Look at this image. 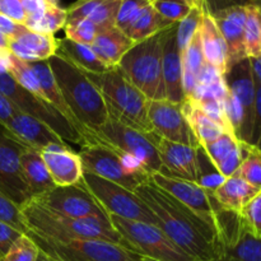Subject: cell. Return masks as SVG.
Masks as SVG:
<instances>
[{
    "label": "cell",
    "mask_w": 261,
    "mask_h": 261,
    "mask_svg": "<svg viewBox=\"0 0 261 261\" xmlns=\"http://www.w3.org/2000/svg\"><path fill=\"white\" fill-rule=\"evenodd\" d=\"M134 193L152 209L160 222L158 228L176 246L196 261L218 259L219 239L216 228L150 180Z\"/></svg>",
    "instance_id": "obj_1"
},
{
    "label": "cell",
    "mask_w": 261,
    "mask_h": 261,
    "mask_svg": "<svg viewBox=\"0 0 261 261\" xmlns=\"http://www.w3.org/2000/svg\"><path fill=\"white\" fill-rule=\"evenodd\" d=\"M47 61L74 117L88 132L102 126L109 119V110L103 96L93 82L83 70L58 54Z\"/></svg>",
    "instance_id": "obj_2"
},
{
    "label": "cell",
    "mask_w": 261,
    "mask_h": 261,
    "mask_svg": "<svg viewBox=\"0 0 261 261\" xmlns=\"http://www.w3.org/2000/svg\"><path fill=\"white\" fill-rule=\"evenodd\" d=\"M20 211L28 231L41 236L55 240H102L126 247L107 219L63 216L45 208L36 200L28 201Z\"/></svg>",
    "instance_id": "obj_3"
},
{
    "label": "cell",
    "mask_w": 261,
    "mask_h": 261,
    "mask_svg": "<svg viewBox=\"0 0 261 261\" xmlns=\"http://www.w3.org/2000/svg\"><path fill=\"white\" fill-rule=\"evenodd\" d=\"M106 101L110 116L143 132H152L148 120L149 99L121 73L117 66L101 74L87 73Z\"/></svg>",
    "instance_id": "obj_4"
},
{
    "label": "cell",
    "mask_w": 261,
    "mask_h": 261,
    "mask_svg": "<svg viewBox=\"0 0 261 261\" xmlns=\"http://www.w3.org/2000/svg\"><path fill=\"white\" fill-rule=\"evenodd\" d=\"M165 31L135 43L117 64V68L121 70V73L149 101L150 99H166L162 74V50Z\"/></svg>",
    "instance_id": "obj_5"
},
{
    "label": "cell",
    "mask_w": 261,
    "mask_h": 261,
    "mask_svg": "<svg viewBox=\"0 0 261 261\" xmlns=\"http://www.w3.org/2000/svg\"><path fill=\"white\" fill-rule=\"evenodd\" d=\"M89 133L94 143H101L117 152L137 158L148 175L158 173L162 170V163L155 148V133L138 130L110 115L102 126Z\"/></svg>",
    "instance_id": "obj_6"
},
{
    "label": "cell",
    "mask_w": 261,
    "mask_h": 261,
    "mask_svg": "<svg viewBox=\"0 0 261 261\" xmlns=\"http://www.w3.org/2000/svg\"><path fill=\"white\" fill-rule=\"evenodd\" d=\"M27 236L55 261H139L142 256L121 245L102 240H55L32 231Z\"/></svg>",
    "instance_id": "obj_7"
},
{
    "label": "cell",
    "mask_w": 261,
    "mask_h": 261,
    "mask_svg": "<svg viewBox=\"0 0 261 261\" xmlns=\"http://www.w3.org/2000/svg\"><path fill=\"white\" fill-rule=\"evenodd\" d=\"M109 219L126 249L142 257L155 261H196L176 246L158 227L117 216H109Z\"/></svg>",
    "instance_id": "obj_8"
},
{
    "label": "cell",
    "mask_w": 261,
    "mask_h": 261,
    "mask_svg": "<svg viewBox=\"0 0 261 261\" xmlns=\"http://www.w3.org/2000/svg\"><path fill=\"white\" fill-rule=\"evenodd\" d=\"M0 93L4 94L18 111L30 115L51 127L66 144H79L81 147L87 144L86 139L50 102L19 86L8 70L0 71Z\"/></svg>",
    "instance_id": "obj_9"
},
{
    "label": "cell",
    "mask_w": 261,
    "mask_h": 261,
    "mask_svg": "<svg viewBox=\"0 0 261 261\" xmlns=\"http://www.w3.org/2000/svg\"><path fill=\"white\" fill-rule=\"evenodd\" d=\"M82 182L109 216L144 222L155 227L160 224L152 209L134 191L88 172H83Z\"/></svg>",
    "instance_id": "obj_10"
},
{
    "label": "cell",
    "mask_w": 261,
    "mask_h": 261,
    "mask_svg": "<svg viewBox=\"0 0 261 261\" xmlns=\"http://www.w3.org/2000/svg\"><path fill=\"white\" fill-rule=\"evenodd\" d=\"M78 154L84 172L112 181L130 191L150 180V176L145 173L129 172L122 165L119 152L101 143L82 145Z\"/></svg>",
    "instance_id": "obj_11"
},
{
    "label": "cell",
    "mask_w": 261,
    "mask_h": 261,
    "mask_svg": "<svg viewBox=\"0 0 261 261\" xmlns=\"http://www.w3.org/2000/svg\"><path fill=\"white\" fill-rule=\"evenodd\" d=\"M25 148L28 147L0 124V193L20 209L32 200L20 166V155Z\"/></svg>",
    "instance_id": "obj_12"
},
{
    "label": "cell",
    "mask_w": 261,
    "mask_h": 261,
    "mask_svg": "<svg viewBox=\"0 0 261 261\" xmlns=\"http://www.w3.org/2000/svg\"><path fill=\"white\" fill-rule=\"evenodd\" d=\"M45 208L73 218L109 219V214L99 205L83 182L70 186H55L53 190L33 199Z\"/></svg>",
    "instance_id": "obj_13"
},
{
    "label": "cell",
    "mask_w": 261,
    "mask_h": 261,
    "mask_svg": "<svg viewBox=\"0 0 261 261\" xmlns=\"http://www.w3.org/2000/svg\"><path fill=\"white\" fill-rule=\"evenodd\" d=\"M148 120L152 132L162 139L198 148L199 140L182 111V103L168 99L148 101Z\"/></svg>",
    "instance_id": "obj_14"
},
{
    "label": "cell",
    "mask_w": 261,
    "mask_h": 261,
    "mask_svg": "<svg viewBox=\"0 0 261 261\" xmlns=\"http://www.w3.org/2000/svg\"><path fill=\"white\" fill-rule=\"evenodd\" d=\"M150 181L167 191L168 194L177 199L178 201L193 211L196 216L200 217L204 222L216 228L217 231V213L216 209L218 203L214 199L213 194L204 190L193 181L182 180V178L166 176L162 173H153L150 175ZM218 233V231H217Z\"/></svg>",
    "instance_id": "obj_15"
},
{
    "label": "cell",
    "mask_w": 261,
    "mask_h": 261,
    "mask_svg": "<svg viewBox=\"0 0 261 261\" xmlns=\"http://www.w3.org/2000/svg\"><path fill=\"white\" fill-rule=\"evenodd\" d=\"M224 81H226L227 88L240 102L242 112H244V122H242V129L240 133V142L250 144L252 125H254L255 94H256V86H255L254 75H252L250 59H244L228 68V70L224 74Z\"/></svg>",
    "instance_id": "obj_16"
},
{
    "label": "cell",
    "mask_w": 261,
    "mask_h": 261,
    "mask_svg": "<svg viewBox=\"0 0 261 261\" xmlns=\"http://www.w3.org/2000/svg\"><path fill=\"white\" fill-rule=\"evenodd\" d=\"M162 74L166 99L184 103L186 94L182 83V54L177 43V23L165 31L162 50Z\"/></svg>",
    "instance_id": "obj_17"
},
{
    "label": "cell",
    "mask_w": 261,
    "mask_h": 261,
    "mask_svg": "<svg viewBox=\"0 0 261 261\" xmlns=\"http://www.w3.org/2000/svg\"><path fill=\"white\" fill-rule=\"evenodd\" d=\"M211 15L224 38L228 55V68H231L232 65L247 58L245 50L246 7L233 5Z\"/></svg>",
    "instance_id": "obj_18"
},
{
    "label": "cell",
    "mask_w": 261,
    "mask_h": 261,
    "mask_svg": "<svg viewBox=\"0 0 261 261\" xmlns=\"http://www.w3.org/2000/svg\"><path fill=\"white\" fill-rule=\"evenodd\" d=\"M5 127L22 144L36 150H43L51 147H68L51 127L20 111L14 112Z\"/></svg>",
    "instance_id": "obj_19"
},
{
    "label": "cell",
    "mask_w": 261,
    "mask_h": 261,
    "mask_svg": "<svg viewBox=\"0 0 261 261\" xmlns=\"http://www.w3.org/2000/svg\"><path fill=\"white\" fill-rule=\"evenodd\" d=\"M155 148L162 163V175L195 182L196 148L155 138Z\"/></svg>",
    "instance_id": "obj_20"
},
{
    "label": "cell",
    "mask_w": 261,
    "mask_h": 261,
    "mask_svg": "<svg viewBox=\"0 0 261 261\" xmlns=\"http://www.w3.org/2000/svg\"><path fill=\"white\" fill-rule=\"evenodd\" d=\"M56 186H70L83 180V166L76 152L68 147H51L40 150Z\"/></svg>",
    "instance_id": "obj_21"
},
{
    "label": "cell",
    "mask_w": 261,
    "mask_h": 261,
    "mask_svg": "<svg viewBox=\"0 0 261 261\" xmlns=\"http://www.w3.org/2000/svg\"><path fill=\"white\" fill-rule=\"evenodd\" d=\"M201 147L209 155L219 172L224 177H231L237 172L246 155L247 143L240 142L232 133L224 132L217 139Z\"/></svg>",
    "instance_id": "obj_22"
},
{
    "label": "cell",
    "mask_w": 261,
    "mask_h": 261,
    "mask_svg": "<svg viewBox=\"0 0 261 261\" xmlns=\"http://www.w3.org/2000/svg\"><path fill=\"white\" fill-rule=\"evenodd\" d=\"M58 51V40L24 28L17 37L9 40V53L25 63L47 61Z\"/></svg>",
    "instance_id": "obj_23"
},
{
    "label": "cell",
    "mask_w": 261,
    "mask_h": 261,
    "mask_svg": "<svg viewBox=\"0 0 261 261\" xmlns=\"http://www.w3.org/2000/svg\"><path fill=\"white\" fill-rule=\"evenodd\" d=\"M30 65L32 66L33 70L36 71L38 76V81H40L41 88H42L43 96L45 98L63 115L66 119V121L82 135V137L86 139L87 144H91L94 143L92 139L91 134H89L88 130L78 121V120L74 117V115L71 114L70 109L66 105L65 99H64L63 94H61L60 89H59L58 83L55 81V76H54L53 70H51L50 65H48V61H36V63H30Z\"/></svg>",
    "instance_id": "obj_24"
},
{
    "label": "cell",
    "mask_w": 261,
    "mask_h": 261,
    "mask_svg": "<svg viewBox=\"0 0 261 261\" xmlns=\"http://www.w3.org/2000/svg\"><path fill=\"white\" fill-rule=\"evenodd\" d=\"M199 32H200L201 47H203L205 61L218 69L224 75L228 69L226 42H224L223 36L217 27L213 17L205 10H203V18H201Z\"/></svg>",
    "instance_id": "obj_25"
},
{
    "label": "cell",
    "mask_w": 261,
    "mask_h": 261,
    "mask_svg": "<svg viewBox=\"0 0 261 261\" xmlns=\"http://www.w3.org/2000/svg\"><path fill=\"white\" fill-rule=\"evenodd\" d=\"M20 166L32 200L48 193L56 186L40 150L25 148L20 155Z\"/></svg>",
    "instance_id": "obj_26"
},
{
    "label": "cell",
    "mask_w": 261,
    "mask_h": 261,
    "mask_svg": "<svg viewBox=\"0 0 261 261\" xmlns=\"http://www.w3.org/2000/svg\"><path fill=\"white\" fill-rule=\"evenodd\" d=\"M134 45V41L115 25L98 32L91 47L105 65L115 68Z\"/></svg>",
    "instance_id": "obj_27"
},
{
    "label": "cell",
    "mask_w": 261,
    "mask_h": 261,
    "mask_svg": "<svg viewBox=\"0 0 261 261\" xmlns=\"http://www.w3.org/2000/svg\"><path fill=\"white\" fill-rule=\"evenodd\" d=\"M259 190L252 188L240 176L227 177L224 182L213 194L217 203L223 209L240 214L244 206L254 198Z\"/></svg>",
    "instance_id": "obj_28"
},
{
    "label": "cell",
    "mask_w": 261,
    "mask_h": 261,
    "mask_svg": "<svg viewBox=\"0 0 261 261\" xmlns=\"http://www.w3.org/2000/svg\"><path fill=\"white\" fill-rule=\"evenodd\" d=\"M56 54L65 58L66 60L74 64L76 68L87 71V73L101 74L111 69L99 60V58L94 54L91 46L74 42V41L69 40L66 37L58 40V51H56Z\"/></svg>",
    "instance_id": "obj_29"
},
{
    "label": "cell",
    "mask_w": 261,
    "mask_h": 261,
    "mask_svg": "<svg viewBox=\"0 0 261 261\" xmlns=\"http://www.w3.org/2000/svg\"><path fill=\"white\" fill-rule=\"evenodd\" d=\"M219 261H261V237L250 233L242 222L236 239L221 247Z\"/></svg>",
    "instance_id": "obj_30"
},
{
    "label": "cell",
    "mask_w": 261,
    "mask_h": 261,
    "mask_svg": "<svg viewBox=\"0 0 261 261\" xmlns=\"http://www.w3.org/2000/svg\"><path fill=\"white\" fill-rule=\"evenodd\" d=\"M182 83L185 91L186 99L193 94L196 86V79L201 69L205 66L206 61L204 58L203 47H201L200 32H196L191 38L189 45L182 51Z\"/></svg>",
    "instance_id": "obj_31"
},
{
    "label": "cell",
    "mask_w": 261,
    "mask_h": 261,
    "mask_svg": "<svg viewBox=\"0 0 261 261\" xmlns=\"http://www.w3.org/2000/svg\"><path fill=\"white\" fill-rule=\"evenodd\" d=\"M172 24L173 23H171L170 20L165 19L162 15L158 14L154 8L152 7V4H149L140 13L139 17L130 25L129 30L125 32V35L132 38L135 43H138L140 41H144L147 38L152 37V36L157 35V33L162 32V31L171 27Z\"/></svg>",
    "instance_id": "obj_32"
},
{
    "label": "cell",
    "mask_w": 261,
    "mask_h": 261,
    "mask_svg": "<svg viewBox=\"0 0 261 261\" xmlns=\"http://www.w3.org/2000/svg\"><path fill=\"white\" fill-rule=\"evenodd\" d=\"M182 111L185 115L186 120L190 124L191 129H193L194 134L198 138L199 144L203 145L206 143L212 142V140L217 139L224 130L222 129L219 125L212 121L200 109L195 106L193 102L186 99L182 103Z\"/></svg>",
    "instance_id": "obj_33"
},
{
    "label": "cell",
    "mask_w": 261,
    "mask_h": 261,
    "mask_svg": "<svg viewBox=\"0 0 261 261\" xmlns=\"http://www.w3.org/2000/svg\"><path fill=\"white\" fill-rule=\"evenodd\" d=\"M226 177L219 172L213 161L209 158L201 145L196 148V177L195 182L206 190L208 193H214Z\"/></svg>",
    "instance_id": "obj_34"
},
{
    "label": "cell",
    "mask_w": 261,
    "mask_h": 261,
    "mask_svg": "<svg viewBox=\"0 0 261 261\" xmlns=\"http://www.w3.org/2000/svg\"><path fill=\"white\" fill-rule=\"evenodd\" d=\"M245 50L247 58L261 56V7L257 4L246 5Z\"/></svg>",
    "instance_id": "obj_35"
},
{
    "label": "cell",
    "mask_w": 261,
    "mask_h": 261,
    "mask_svg": "<svg viewBox=\"0 0 261 261\" xmlns=\"http://www.w3.org/2000/svg\"><path fill=\"white\" fill-rule=\"evenodd\" d=\"M8 73H9L10 75L15 79V82H17L19 86H22L23 88L30 91L31 93L36 94V96H40L41 98L46 99L45 96H43V92L42 88H41L37 74L33 70L32 66L30 65V63H25V61L15 58L14 55H12V54L9 53V55H8ZM46 101H47V99H46Z\"/></svg>",
    "instance_id": "obj_36"
},
{
    "label": "cell",
    "mask_w": 261,
    "mask_h": 261,
    "mask_svg": "<svg viewBox=\"0 0 261 261\" xmlns=\"http://www.w3.org/2000/svg\"><path fill=\"white\" fill-rule=\"evenodd\" d=\"M234 175L261 191V149L247 143L246 155Z\"/></svg>",
    "instance_id": "obj_37"
},
{
    "label": "cell",
    "mask_w": 261,
    "mask_h": 261,
    "mask_svg": "<svg viewBox=\"0 0 261 261\" xmlns=\"http://www.w3.org/2000/svg\"><path fill=\"white\" fill-rule=\"evenodd\" d=\"M68 22V13L66 9L59 7V4L53 5L50 9L46 10L45 14L36 23L28 27L33 32L42 33V35L54 36L58 31L63 30Z\"/></svg>",
    "instance_id": "obj_38"
},
{
    "label": "cell",
    "mask_w": 261,
    "mask_h": 261,
    "mask_svg": "<svg viewBox=\"0 0 261 261\" xmlns=\"http://www.w3.org/2000/svg\"><path fill=\"white\" fill-rule=\"evenodd\" d=\"M120 4L121 0H98L88 17V19L94 23L98 32L115 27Z\"/></svg>",
    "instance_id": "obj_39"
},
{
    "label": "cell",
    "mask_w": 261,
    "mask_h": 261,
    "mask_svg": "<svg viewBox=\"0 0 261 261\" xmlns=\"http://www.w3.org/2000/svg\"><path fill=\"white\" fill-rule=\"evenodd\" d=\"M201 18H203V8L200 7V4H198L194 5L190 13L181 22L177 23V43L181 53L185 50L191 38L199 31Z\"/></svg>",
    "instance_id": "obj_40"
},
{
    "label": "cell",
    "mask_w": 261,
    "mask_h": 261,
    "mask_svg": "<svg viewBox=\"0 0 261 261\" xmlns=\"http://www.w3.org/2000/svg\"><path fill=\"white\" fill-rule=\"evenodd\" d=\"M65 37L74 42L91 46L94 38L98 35V30L93 22L89 19H73L68 20L64 27Z\"/></svg>",
    "instance_id": "obj_41"
},
{
    "label": "cell",
    "mask_w": 261,
    "mask_h": 261,
    "mask_svg": "<svg viewBox=\"0 0 261 261\" xmlns=\"http://www.w3.org/2000/svg\"><path fill=\"white\" fill-rule=\"evenodd\" d=\"M155 12L171 23H178L190 13L193 5L186 0H152Z\"/></svg>",
    "instance_id": "obj_42"
},
{
    "label": "cell",
    "mask_w": 261,
    "mask_h": 261,
    "mask_svg": "<svg viewBox=\"0 0 261 261\" xmlns=\"http://www.w3.org/2000/svg\"><path fill=\"white\" fill-rule=\"evenodd\" d=\"M40 252L37 245L27 234H22L0 261H37Z\"/></svg>",
    "instance_id": "obj_43"
},
{
    "label": "cell",
    "mask_w": 261,
    "mask_h": 261,
    "mask_svg": "<svg viewBox=\"0 0 261 261\" xmlns=\"http://www.w3.org/2000/svg\"><path fill=\"white\" fill-rule=\"evenodd\" d=\"M149 4V0H121L115 25L125 33Z\"/></svg>",
    "instance_id": "obj_44"
},
{
    "label": "cell",
    "mask_w": 261,
    "mask_h": 261,
    "mask_svg": "<svg viewBox=\"0 0 261 261\" xmlns=\"http://www.w3.org/2000/svg\"><path fill=\"white\" fill-rule=\"evenodd\" d=\"M0 221L12 226L20 233L27 234L28 228L25 226L20 208L2 193H0Z\"/></svg>",
    "instance_id": "obj_45"
},
{
    "label": "cell",
    "mask_w": 261,
    "mask_h": 261,
    "mask_svg": "<svg viewBox=\"0 0 261 261\" xmlns=\"http://www.w3.org/2000/svg\"><path fill=\"white\" fill-rule=\"evenodd\" d=\"M240 216L247 231L255 237H261V191L244 206Z\"/></svg>",
    "instance_id": "obj_46"
},
{
    "label": "cell",
    "mask_w": 261,
    "mask_h": 261,
    "mask_svg": "<svg viewBox=\"0 0 261 261\" xmlns=\"http://www.w3.org/2000/svg\"><path fill=\"white\" fill-rule=\"evenodd\" d=\"M25 13L24 27L28 28L37 22L53 5L58 4L56 0H20Z\"/></svg>",
    "instance_id": "obj_47"
},
{
    "label": "cell",
    "mask_w": 261,
    "mask_h": 261,
    "mask_svg": "<svg viewBox=\"0 0 261 261\" xmlns=\"http://www.w3.org/2000/svg\"><path fill=\"white\" fill-rule=\"evenodd\" d=\"M0 14L24 25L25 13L20 0H0Z\"/></svg>",
    "instance_id": "obj_48"
},
{
    "label": "cell",
    "mask_w": 261,
    "mask_h": 261,
    "mask_svg": "<svg viewBox=\"0 0 261 261\" xmlns=\"http://www.w3.org/2000/svg\"><path fill=\"white\" fill-rule=\"evenodd\" d=\"M198 4H200L203 10L208 12L209 14H214L219 10L233 7V5L246 7V5L255 4V0H198Z\"/></svg>",
    "instance_id": "obj_49"
},
{
    "label": "cell",
    "mask_w": 261,
    "mask_h": 261,
    "mask_svg": "<svg viewBox=\"0 0 261 261\" xmlns=\"http://www.w3.org/2000/svg\"><path fill=\"white\" fill-rule=\"evenodd\" d=\"M19 231L13 228L9 224L0 221V257L7 254L8 250L12 247V245L22 236Z\"/></svg>",
    "instance_id": "obj_50"
},
{
    "label": "cell",
    "mask_w": 261,
    "mask_h": 261,
    "mask_svg": "<svg viewBox=\"0 0 261 261\" xmlns=\"http://www.w3.org/2000/svg\"><path fill=\"white\" fill-rule=\"evenodd\" d=\"M256 86V94H255V115L254 125H252V135L250 144L261 149V86Z\"/></svg>",
    "instance_id": "obj_51"
},
{
    "label": "cell",
    "mask_w": 261,
    "mask_h": 261,
    "mask_svg": "<svg viewBox=\"0 0 261 261\" xmlns=\"http://www.w3.org/2000/svg\"><path fill=\"white\" fill-rule=\"evenodd\" d=\"M24 28V25L20 24V23L14 22V20L10 19V18L0 14V32H2L3 35L7 36L9 40L17 37Z\"/></svg>",
    "instance_id": "obj_52"
},
{
    "label": "cell",
    "mask_w": 261,
    "mask_h": 261,
    "mask_svg": "<svg viewBox=\"0 0 261 261\" xmlns=\"http://www.w3.org/2000/svg\"><path fill=\"white\" fill-rule=\"evenodd\" d=\"M15 111H18V110L13 106L12 102L4 94L0 93V124L5 126Z\"/></svg>",
    "instance_id": "obj_53"
},
{
    "label": "cell",
    "mask_w": 261,
    "mask_h": 261,
    "mask_svg": "<svg viewBox=\"0 0 261 261\" xmlns=\"http://www.w3.org/2000/svg\"><path fill=\"white\" fill-rule=\"evenodd\" d=\"M250 64H251L252 75H254L255 84L261 86V56L259 58H249Z\"/></svg>",
    "instance_id": "obj_54"
},
{
    "label": "cell",
    "mask_w": 261,
    "mask_h": 261,
    "mask_svg": "<svg viewBox=\"0 0 261 261\" xmlns=\"http://www.w3.org/2000/svg\"><path fill=\"white\" fill-rule=\"evenodd\" d=\"M9 54V38L0 32V56H7Z\"/></svg>",
    "instance_id": "obj_55"
},
{
    "label": "cell",
    "mask_w": 261,
    "mask_h": 261,
    "mask_svg": "<svg viewBox=\"0 0 261 261\" xmlns=\"http://www.w3.org/2000/svg\"><path fill=\"white\" fill-rule=\"evenodd\" d=\"M37 261H51L50 259H48L47 256H46L45 254H42V252H40V256H38Z\"/></svg>",
    "instance_id": "obj_56"
},
{
    "label": "cell",
    "mask_w": 261,
    "mask_h": 261,
    "mask_svg": "<svg viewBox=\"0 0 261 261\" xmlns=\"http://www.w3.org/2000/svg\"><path fill=\"white\" fill-rule=\"evenodd\" d=\"M188 2L190 3V4L193 5V7H194V5H198V0H188Z\"/></svg>",
    "instance_id": "obj_57"
},
{
    "label": "cell",
    "mask_w": 261,
    "mask_h": 261,
    "mask_svg": "<svg viewBox=\"0 0 261 261\" xmlns=\"http://www.w3.org/2000/svg\"><path fill=\"white\" fill-rule=\"evenodd\" d=\"M139 261H155V260H152V259H148V257H142Z\"/></svg>",
    "instance_id": "obj_58"
},
{
    "label": "cell",
    "mask_w": 261,
    "mask_h": 261,
    "mask_svg": "<svg viewBox=\"0 0 261 261\" xmlns=\"http://www.w3.org/2000/svg\"><path fill=\"white\" fill-rule=\"evenodd\" d=\"M255 4L260 5V7H261V0H255Z\"/></svg>",
    "instance_id": "obj_59"
},
{
    "label": "cell",
    "mask_w": 261,
    "mask_h": 261,
    "mask_svg": "<svg viewBox=\"0 0 261 261\" xmlns=\"http://www.w3.org/2000/svg\"><path fill=\"white\" fill-rule=\"evenodd\" d=\"M213 261H219V259H216V260H213Z\"/></svg>",
    "instance_id": "obj_60"
},
{
    "label": "cell",
    "mask_w": 261,
    "mask_h": 261,
    "mask_svg": "<svg viewBox=\"0 0 261 261\" xmlns=\"http://www.w3.org/2000/svg\"><path fill=\"white\" fill-rule=\"evenodd\" d=\"M149 2H152V0H149ZM186 2H188V0H186Z\"/></svg>",
    "instance_id": "obj_61"
},
{
    "label": "cell",
    "mask_w": 261,
    "mask_h": 261,
    "mask_svg": "<svg viewBox=\"0 0 261 261\" xmlns=\"http://www.w3.org/2000/svg\"><path fill=\"white\" fill-rule=\"evenodd\" d=\"M51 260V259H50ZM51 261H55V260H51Z\"/></svg>",
    "instance_id": "obj_62"
}]
</instances>
